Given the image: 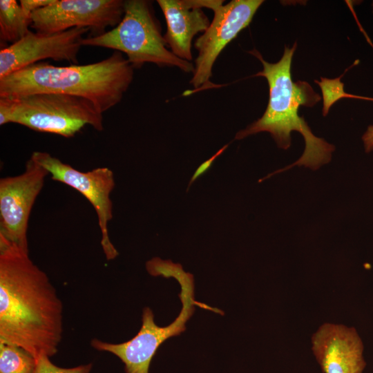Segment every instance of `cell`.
<instances>
[{
    "instance_id": "6da1fadb",
    "label": "cell",
    "mask_w": 373,
    "mask_h": 373,
    "mask_svg": "<svg viewBox=\"0 0 373 373\" xmlns=\"http://www.w3.org/2000/svg\"><path fill=\"white\" fill-rule=\"evenodd\" d=\"M63 334V304L29 250L0 236V342L36 361L57 354Z\"/></svg>"
},
{
    "instance_id": "7a4b0ae2",
    "label": "cell",
    "mask_w": 373,
    "mask_h": 373,
    "mask_svg": "<svg viewBox=\"0 0 373 373\" xmlns=\"http://www.w3.org/2000/svg\"><path fill=\"white\" fill-rule=\"evenodd\" d=\"M296 48V42L291 48L285 47L281 59L276 63L265 61L256 49L249 51L262 64V70L256 76L265 77L269 85V101L262 116L239 131L235 140H242L260 132L269 133L280 149H288L291 146V133L299 132L305 140V149L300 157L294 164L263 178L289 169L294 166H303L317 170L331 161L335 146L324 139L313 134L311 128L298 115L300 106L313 107L321 99L320 95L305 81L294 82L291 66Z\"/></svg>"
},
{
    "instance_id": "3957f363",
    "label": "cell",
    "mask_w": 373,
    "mask_h": 373,
    "mask_svg": "<svg viewBox=\"0 0 373 373\" xmlns=\"http://www.w3.org/2000/svg\"><path fill=\"white\" fill-rule=\"evenodd\" d=\"M133 75L134 68L118 51L88 64L56 66L40 61L0 79V97L71 95L91 101L104 113L121 102Z\"/></svg>"
},
{
    "instance_id": "277c9868",
    "label": "cell",
    "mask_w": 373,
    "mask_h": 373,
    "mask_svg": "<svg viewBox=\"0 0 373 373\" xmlns=\"http://www.w3.org/2000/svg\"><path fill=\"white\" fill-rule=\"evenodd\" d=\"M146 269L153 276L173 277L179 283L181 288L179 296L182 307L173 322L164 327L156 325L153 311L149 307H144L141 327L131 339L120 343H111L97 338L90 341L94 349L117 356L124 364L126 373H149L151 362L160 346L167 339L179 336L186 330V323L193 316L195 306L220 312L218 309L195 300L193 276L184 271L180 264L155 257L147 261Z\"/></svg>"
},
{
    "instance_id": "5b68a950",
    "label": "cell",
    "mask_w": 373,
    "mask_h": 373,
    "mask_svg": "<svg viewBox=\"0 0 373 373\" xmlns=\"http://www.w3.org/2000/svg\"><path fill=\"white\" fill-rule=\"evenodd\" d=\"M82 45L124 53L134 69L151 63L160 67H177L185 73L194 70L191 62L178 58L168 48L150 1H124L120 22L101 35L84 38Z\"/></svg>"
},
{
    "instance_id": "8992f818",
    "label": "cell",
    "mask_w": 373,
    "mask_h": 373,
    "mask_svg": "<svg viewBox=\"0 0 373 373\" xmlns=\"http://www.w3.org/2000/svg\"><path fill=\"white\" fill-rule=\"evenodd\" d=\"M8 123L64 137H74L86 125L104 129L103 113L91 101L53 93L0 97V125Z\"/></svg>"
},
{
    "instance_id": "52a82bcc",
    "label": "cell",
    "mask_w": 373,
    "mask_h": 373,
    "mask_svg": "<svg viewBox=\"0 0 373 373\" xmlns=\"http://www.w3.org/2000/svg\"><path fill=\"white\" fill-rule=\"evenodd\" d=\"M223 0H197L202 8H209L213 17L208 28L195 41L198 55L190 84L194 90L213 87L210 82L213 66L223 49L238 33L247 28L262 0H232L223 4Z\"/></svg>"
},
{
    "instance_id": "ba28073f",
    "label": "cell",
    "mask_w": 373,
    "mask_h": 373,
    "mask_svg": "<svg viewBox=\"0 0 373 373\" xmlns=\"http://www.w3.org/2000/svg\"><path fill=\"white\" fill-rule=\"evenodd\" d=\"M30 156L46 169L53 180L75 189L92 204L97 216L105 257L108 260L115 259L119 253L110 240L108 228L113 218L110 195L115 184L113 172L107 167L82 172L47 152L35 151Z\"/></svg>"
},
{
    "instance_id": "9c48e42d",
    "label": "cell",
    "mask_w": 373,
    "mask_h": 373,
    "mask_svg": "<svg viewBox=\"0 0 373 373\" xmlns=\"http://www.w3.org/2000/svg\"><path fill=\"white\" fill-rule=\"evenodd\" d=\"M124 5L122 0H55L32 13L30 27L45 35L87 28L99 35L120 22Z\"/></svg>"
},
{
    "instance_id": "30bf717a",
    "label": "cell",
    "mask_w": 373,
    "mask_h": 373,
    "mask_svg": "<svg viewBox=\"0 0 373 373\" xmlns=\"http://www.w3.org/2000/svg\"><path fill=\"white\" fill-rule=\"evenodd\" d=\"M48 175L30 156L23 173L0 180V236L26 250L30 215Z\"/></svg>"
},
{
    "instance_id": "8fae6325",
    "label": "cell",
    "mask_w": 373,
    "mask_h": 373,
    "mask_svg": "<svg viewBox=\"0 0 373 373\" xmlns=\"http://www.w3.org/2000/svg\"><path fill=\"white\" fill-rule=\"evenodd\" d=\"M73 28L50 35L30 30L19 41L0 50V79L46 59L77 64V55L89 31Z\"/></svg>"
},
{
    "instance_id": "7c38bea8",
    "label": "cell",
    "mask_w": 373,
    "mask_h": 373,
    "mask_svg": "<svg viewBox=\"0 0 373 373\" xmlns=\"http://www.w3.org/2000/svg\"><path fill=\"white\" fill-rule=\"evenodd\" d=\"M312 351L323 373H363V341L354 327L326 323L312 337Z\"/></svg>"
},
{
    "instance_id": "4fadbf2b",
    "label": "cell",
    "mask_w": 373,
    "mask_h": 373,
    "mask_svg": "<svg viewBox=\"0 0 373 373\" xmlns=\"http://www.w3.org/2000/svg\"><path fill=\"white\" fill-rule=\"evenodd\" d=\"M166 23L164 39L178 58L191 61L193 37L204 32L210 21L197 0H157Z\"/></svg>"
},
{
    "instance_id": "5bb4252c",
    "label": "cell",
    "mask_w": 373,
    "mask_h": 373,
    "mask_svg": "<svg viewBox=\"0 0 373 373\" xmlns=\"http://www.w3.org/2000/svg\"><path fill=\"white\" fill-rule=\"evenodd\" d=\"M31 17L16 0L0 1V39L3 43H16L30 30Z\"/></svg>"
},
{
    "instance_id": "9a60e30c",
    "label": "cell",
    "mask_w": 373,
    "mask_h": 373,
    "mask_svg": "<svg viewBox=\"0 0 373 373\" xmlns=\"http://www.w3.org/2000/svg\"><path fill=\"white\" fill-rule=\"evenodd\" d=\"M36 363L23 348L0 342V373H33Z\"/></svg>"
},
{
    "instance_id": "2e32d148",
    "label": "cell",
    "mask_w": 373,
    "mask_h": 373,
    "mask_svg": "<svg viewBox=\"0 0 373 373\" xmlns=\"http://www.w3.org/2000/svg\"><path fill=\"white\" fill-rule=\"evenodd\" d=\"M340 76L336 79H327L321 77V81L316 80L321 90L323 98V114L327 115L332 105L341 98H356L372 100L371 97H361L345 93L343 90V84L341 82Z\"/></svg>"
},
{
    "instance_id": "e0dca14e",
    "label": "cell",
    "mask_w": 373,
    "mask_h": 373,
    "mask_svg": "<svg viewBox=\"0 0 373 373\" xmlns=\"http://www.w3.org/2000/svg\"><path fill=\"white\" fill-rule=\"evenodd\" d=\"M92 367L91 363L69 368L61 367L52 363L50 357L42 356L37 360L33 373H90Z\"/></svg>"
},
{
    "instance_id": "ac0fdd59",
    "label": "cell",
    "mask_w": 373,
    "mask_h": 373,
    "mask_svg": "<svg viewBox=\"0 0 373 373\" xmlns=\"http://www.w3.org/2000/svg\"><path fill=\"white\" fill-rule=\"evenodd\" d=\"M229 144H226L220 149L213 155L210 158L203 162L193 173L187 186L186 191L189 190L191 185L202 175L206 173L213 164L214 161L218 158L228 147Z\"/></svg>"
},
{
    "instance_id": "d6986e66",
    "label": "cell",
    "mask_w": 373,
    "mask_h": 373,
    "mask_svg": "<svg viewBox=\"0 0 373 373\" xmlns=\"http://www.w3.org/2000/svg\"><path fill=\"white\" fill-rule=\"evenodd\" d=\"M55 0H20L19 4L24 12L31 17L33 12L38 9L48 6Z\"/></svg>"
},
{
    "instance_id": "ffe728a7",
    "label": "cell",
    "mask_w": 373,
    "mask_h": 373,
    "mask_svg": "<svg viewBox=\"0 0 373 373\" xmlns=\"http://www.w3.org/2000/svg\"><path fill=\"white\" fill-rule=\"evenodd\" d=\"M365 151L369 153L373 149V125H370L365 133L362 136Z\"/></svg>"
},
{
    "instance_id": "44dd1931",
    "label": "cell",
    "mask_w": 373,
    "mask_h": 373,
    "mask_svg": "<svg viewBox=\"0 0 373 373\" xmlns=\"http://www.w3.org/2000/svg\"><path fill=\"white\" fill-rule=\"evenodd\" d=\"M372 9H373V1H372Z\"/></svg>"
},
{
    "instance_id": "7402d4cb",
    "label": "cell",
    "mask_w": 373,
    "mask_h": 373,
    "mask_svg": "<svg viewBox=\"0 0 373 373\" xmlns=\"http://www.w3.org/2000/svg\"><path fill=\"white\" fill-rule=\"evenodd\" d=\"M372 151H373V149H372Z\"/></svg>"
}]
</instances>
